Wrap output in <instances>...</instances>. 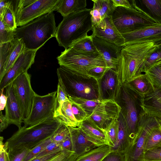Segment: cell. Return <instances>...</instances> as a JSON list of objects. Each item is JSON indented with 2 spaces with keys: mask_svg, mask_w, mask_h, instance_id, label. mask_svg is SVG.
I'll return each mask as SVG.
<instances>
[{
  "mask_svg": "<svg viewBox=\"0 0 161 161\" xmlns=\"http://www.w3.org/2000/svg\"><path fill=\"white\" fill-rule=\"evenodd\" d=\"M157 45L153 42H145L121 47L116 70L120 84H124L142 74L144 61Z\"/></svg>",
  "mask_w": 161,
  "mask_h": 161,
  "instance_id": "obj_1",
  "label": "cell"
},
{
  "mask_svg": "<svg viewBox=\"0 0 161 161\" xmlns=\"http://www.w3.org/2000/svg\"><path fill=\"white\" fill-rule=\"evenodd\" d=\"M55 17L52 12L17 28L14 38L22 39L25 49L37 51L49 39L55 37L57 29Z\"/></svg>",
  "mask_w": 161,
  "mask_h": 161,
  "instance_id": "obj_2",
  "label": "cell"
},
{
  "mask_svg": "<svg viewBox=\"0 0 161 161\" xmlns=\"http://www.w3.org/2000/svg\"><path fill=\"white\" fill-rule=\"evenodd\" d=\"M92 10L86 8L63 17L57 27L55 37L59 46L67 49L88 36L93 26Z\"/></svg>",
  "mask_w": 161,
  "mask_h": 161,
  "instance_id": "obj_3",
  "label": "cell"
},
{
  "mask_svg": "<svg viewBox=\"0 0 161 161\" xmlns=\"http://www.w3.org/2000/svg\"><path fill=\"white\" fill-rule=\"evenodd\" d=\"M62 125L53 117L31 126H22L7 140L8 149L22 147L30 149L50 138Z\"/></svg>",
  "mask_w": 161,
  "mask_h": 161,
  "instance_id": "obj_4",
  "label": "cell"
},
{
  "mask_svg": "<svg viewBox=\"0 0 161 161\" xmlns=\"http://www.w3.org/2000/svg\"><path fill=\"white\" fill-rule=\"evenodd\" d=\"M60 65L69 69L78 77L91 79L89 73L98 66H106L101 55L90 56L78 53L69 47L61 53L57 58Z\"/></svg>",
  "mask_w": 161,
  "mask_h": 161,
  "instance_id": "obj_5",
  "label": "cell"
},
{
  "mask_svg": "<svg viewBox=\"0 0 161 161\" xmlns=\"http://www.w3.org/2000/svg\"><path fill=\"white\" fill-rule=\"evenodd\" d=\"M131 8L116 7L112 15L113 22L121 35L156 23L136 6L135 0Z\"/></svg>",
  "mask_w": 161,
  "mask_h": 161,
  "instance_id": "obj_6",
  "label": "cell"
},
{
  "mask_svg": "<svg viewBox=\"0 0 161 161\" xmlns=\"http://www.w3.org/2000/svg\"><path fill=\"white\" fill-rule=\"evenodd\" d=\"M119 95L121 97V111L129 130L131 143L140 118L145 113L142 107V97L123 84Z\"/></svg>",
  "mask_w": 161,
  "mask_h": 161,
  "instance_id": "obj_7",
  "label": "cell"
},
{
  "mask_svg": "<svg viewBox=\"0 0 161 161\" xmlns=\"http://www.w3.org/2000/svg\"><path fill=\"white\" fill-rule=\"evenodd\" d=\"M159 125L157 118L145 113L142 115L134 138L124 154L125 161H143L146 139L150 132Z\"/></svg>",
  "mask_w": 161,
  "mask_h": 161,
  "instance_id": "obj_8",
  "label": "cell"
},
{
  "mask_svg": "<svg viewBox=\"0 0 161 161\" xmlns=\"http://www.w3.org/2000/svg\"><path fill=\"white\" fill-rule=\"evenodd\" d=\"M57 73L58 83L64 88L68 97L76 96L90 100L100 98L92 85L78 81L76 76L69 69L60 66L57 68Z\"/></svg>",
  "mask_w": 161,
  "mask_h": 161,
  "instance_id": "obj_9",
  "label": "cell"
},
{
  "mask_svg": "<svg viewBox=\"0 0 161 161\" xmlns=\"http://www.w3.org/2000/svg\"><path fill=\"white\" fill-rule=\"evenodd\" d=\"M57 91L44 96L35 93L31 114L23 121L24 126L34 125L48 118L54 117Z\"/></svg>",
  "mask_w": 161,
  "mask_h": 161,
  "instance_id": "obj_10",
  "label": "cell"
},
{
  "mask_svg": "<svg viewBox=\"0 0 161 161\" xmlns=\"http://www.w3.org/2000/svg\"><path fill=\"white\" fill-rule=\"evenodd\" d=\"M60 0H36L15 12L17 26H22L34 19L56 11Z\"/></svg>",
  "mask_w": 161,
  "mask_h": 161,
  "instance_id": "obj_11",
  "label": "cell"
},
{
  "mask_svg": "<svg viewBox=\"0 0 161 161\" xmlns=\"http://www.w3.org/2000/svg\"><path fill=\"white\" fill-rule=\"evenodd\" d=\"M12 83L23 121L31 114L36 93L31 86L30 75L27 71L25 72L18 76Z\"/></svg>",
  "mask_w": 161,
  "mask_h": 161,
  "instance_id": "obj_12",
  "label": "cell"
},
{
  "mask_svg": "<svg viewBox=\"0 0 161 161\" xmlns=\"http://www.w3.org/2000/svg\"><path fill=\"white\" fill-rule=\"evenodd\" d=\"M121 111V106L114 100L103 99L87 118L104 130L113 120L118 118Z\"/></svg>",
  "mask_w": 161,
  "mask_h": 161,
  "instance_id": "obj_13",
  "label": "cell"
},
{
  "mask_svg": "<svg viewBox=\"0 0 161 161\" xmlns=\"http://www.w3.org/2000/svg\"><path fill=\"white\" fill-rule=\"evenodd\" d=\"M37 51L25 48L0 82V91L12 83L19 75L27 71L34 62Z\"/></svg>",
  "mask_w": 161,
  "mask_h": 161,
  "instance_id": "obj_14",
  "label": "cell"
},
{
  "mask_svg": "<svg viewBox=\"0 0 161 161\" xmlns=\"http://www.w3.org/2000/svg\"><path fill=\"white\" fill-rule=\"evenodd\" d=\"M122 35L125 40L124 46L145 42L158 45L161 43V24L156 23Z\"/></svg>",
  "mask_w": 161,
  "mask_h": 161,
  "instance_id": "obj_15",
  "label": "cell"
},
{
  "mask_svg": "<svg viewBox=\"0 0 161 161\" xmlns=\"http://www.w3.org/2000/svg\"><path fill=\"white\" fill-rule=\"evenodd\" d=\"M112 16L106 17L94 25L92 34L94 36L119 47H123L125 40L114 25Z\"/></svg>",
  "mask_w": 161,
  "mask_h": 161,
  "instance_id": "obj_16",
  "label": "cell"
},
{
  "mask_svg": "<svg viewBox=\"0 0 161 161\" xmlns=\"http://www.w3.org/2000/svg\"><path fill=\"white\" fill-rule=\"evenodd\" d=\"M68 127L71 140L72 151L78 157L92 149L104 145L86 136L79 127Z\"/></svg>",
  "mask_w": 161,
  "mask_h": 161,
  "instance_id": "obj_17",
  "label": "cell"
},
{
  "mask_svg": "<svg viewBox=\"0 0 161 161\" xmlns=\"http://www.w3.org/2000/svg\"><path fill=\"white\" fill-rule=\"evenodd\" d=\"M93 41L106 66L116 70L122 47L117 46L93 36Z\"/></svg>",
  "mask_w": 161,
  "mask_h": 161,
  "instance_id": "obj_18",
  "label": "cell"
},
{
  "mask_svg": "<svg viewBox=\"0 0 161 161\" xmlns=\"http://www.w3.org/2000/svg\"><path fill=\"white\" fill-rule=\"evenodd\" d=\"M5 95L8 97L5 107V118L9 125H14L19 129L22 127L23 119L12 83L6 88Z\"/></svg>",
  "mask_w": 161,
  "mask_h": 161,
  "instance_id": "obj_19",
  "label": "cell"
},
{
  "mask_svg": "<svg viewBox=\"0 0 161 161\" xmlns=\"http://www.w3.org/2000/svg\"><path fill=\"white\" fill-rule=\"evenodd\" d=\"M145 112L157 119H161V88L153 86L151 91L142 98Z\"/></svg>",
  "mask_w": 161,
  "mask_h": 161,
  "instance_id": "obj_20",
  "label": "cell"
},
{
  "mask_svg": "<svg viewBox=\"0 0 161 161\" xmlns=\"http://www.w3.org/2000/svg\"><path fill=\"white\" fill-rule=\"evenodd\" d=\"M131 142L129 130L121 112L118 119L117 140L114 146L111 147L112 152L124 155L130 146Z\"/></svg>",
  "mask_w": 161,
  "mask_h": 161,
  "instance_id": "obj_21",
  "label": "cell"
},
{
  "mask_svg": "<svg viewBox=\"0 0 161 161\" xmlns=\"http://www.w3.org/2000/svg\"><path fill=\"white\" fill-rule=\"evenodd\" d=\"M93 6L90 12L93 26L104 18L111 16L116 7L112 0H92Z\"/></svg>",
  "mask_w": 161,
  "mask_h": 161,
  "instance_id": "obj_22",
  "label": "cell"
},
{
  "mask_svg": "<svg viewBox=\"0 0 161 161\" xmlns=\"http://www.w3.org/2000/svg\"><path fill=\"white\" fill-rule=\"evenodd\" d=\"M97 85L100 98L102 99L101 96L103 93L113 92L114 100L122 85L119 82L116 70L112 69H110L105 74L102 80L97 83Z\"/></svg>",
  "mask_w": 161,
  "mask_h": 161,
  "instance_id": "obj_23",
  "label": "cell"
},
{
  "mask_svg": "<svg viewBox=\"0 0 161 161\" xmlns=\"http://www.w3.org/2000/svg\"><path fill=\"white\" fill-rule=\"evenodd\" d=\"M79 127L82 132L89 137L110 146L105 130L99 128L91 119L87 118L80 123Z\"/></svg>",
  "mask_w": 161,
  "mask_h": 161,
  "instance_id": "obj_24",
  "label": "cell"
},
{
  "mask_svg": "<svg viewBox=\"0 0 161 161\" xmlns=\"http://www.w3.org/2000/svg\"><path fill=\"white\" fill-rule=\"evenodd\" d=\"M136 6L156 23L161 24V0H135Z\"/></svg>",
  "mask_w": 161,
  "mask_h": 161,
  "instance_id": "obj_25",
  "label": "cell"
},
{
  "mask_svg": "<svg viewBox=\"0 0 161 161\" xmlns=\"http://www.w3.org/2000/svg\"><path fill=\"white\" fill-rule=\"evenodd\" d=\"M143 97L153 87L147 75L141 74L123 84Z\"/></svg>",
  "mask_w": 161,
  "mask_h": 161,
  "instance_id": "obj_26",
  "label": "cell"
},
{
  "mask_svg": "<svg viewBox=\"0 0 161 161\" xmlns=\"http://www.w3.org/2000/svg\"><path fill=\"white\" fill-rule=\"evenodd\" d=\"M111 147L104 144L92 149L77 157L74 161H102L112 152Z\"/></svg>",
  "mask_w": 161,
  "mask_h": 161,
  "instance_id": "obj_27",
  "label": "cell"
},
{
  "mask_svg": "<svg viewBox=\"0 0 161 161\" xmlns=\"http://www.w3.org/2000/svg\"><path fill=\"white\" fill-rule=\"evenodd\" d=\"M86 0H60L56 10L63 17L86 8Z\"/></svg>",
  "mask_w": 161,
  "mask_h": 161,
  "instance_id": "obj_28",
  "label": "cell"
},
{
  "mask_svg": "<svg viewBox=\"0 0 161 161\" xmlns=\"http://www.w3.org/2000/svg\"><path fill=\"white\" fill-rule=\"evenodd\" d=\"M93 36H87L77 42L70 47L76 51L86 55L97 56L99 54L94 45Z\"/></svg>",
  "mask_w": 161,
  "mask_h": 161,
  "instance_id": "obj_29",
  "label": "cell"
},
{
  "mask_svg": "<svg viewBox=\"0 0 161 161\" xmlns=\"http://www.w3.org/2000/svg\"><path fill=\"white\" fill-rule=\"evenodd\" d=\"M61 124L67 126L79 127L80 124L75 118L73 114L71 101L64 102L62 106L60 115L56 118Z\"/></svg>",
  "mask_w": 161,
  "mask_h": 161,
  "instance_id": "obj_30",
  "label": "cell"
},
{
  "mask_svg": "<svg viewBox=\"0 0 161 161\" xmlns=\"http://www.w3.org/2000/svg\"><path fill=\"white\" fill-rule=\"evenodd\" d=\"M11 50L9 58L3 75V78L13 66L20 54L25 49L22 39H18L14 38L11 41Z\"/></svg>",
  "mask_w": 161,
  "mask_h": 161,
  "instance_id": "obj_31",
  "label": "cell"
},
{
  "mask_svg": "<svg viewBox=\"0 0 161 161\" xmlns=\"http://www.w3.org/2000/svg\"><path fill=\"white\" fill-rule=\"evenodd\" d=\"M160 146L161 128L159 125V126L153 128L148 135L145 142V152Z\"/></svg>",
  "mask_w": 161,
  "mask_h": 161,
  "instance_id": "obj_32",
  "label": "cell"
},
{
  "mask_svg": "<svg viewBox=\"0 0 161 161\" xmlns=\"http://www.w3.org/2000/svg\"><path fill=\"white\" fill-rule=\"evenodd\" d=\"M69 99L80 105L87 113L88 116L98 105L102 99H88L76 96H69Z\"/></svg>",
  "mask_w": 161,
  "mask_h": 161,
  "instance_id": "obj_33",
  "label": "cell"
},
{
  "mask_svg": "<svg viewBox=\"0 0 161 161\" xmlns=\"http://www.w3.org/2000/svg\"><path fill=\"white\" fill-rule=\"evenodd\" d=\"M3 23L14 31L17 28L13 0H9L8 7L2 18H0Z\"/></svg>",
  "mask_w": 161,
  "mask_h": 161,
  "instance_id": "obj_34",
  "label": "cell"
},
{
  "mask_svg": "<svg viewBox=\"0 0 161 161\" xmlns=\"http://www.w3.org/2000/svg\"><path fill=\"white\" fill-rule=\"evenodd\" d=\"M11 46V41L0 44V82L3 78V75L9 58Z\"/></svg>",
  "mask_w": 161,
  "mask_h": 161,
  "instance_id": "obj_35",
  "label": "cell"
},
{
  "mask_svg": "<svg viewBox=\"0 0 161 161\" xmlns=\"http://www.w3.org/2000/svg\"><path fill=\"white\" fill-rule=\"evenodd\" d=\"M55 99L54 117L56 118L60 114L63 103L69 100L68 95L64 88L58 84Z\"/></svg>",
  "mask_w": 161,
  "mask_h": 161,
  "instance_id": "obj_36",
  "label": "cell"
},
{
  "mask_svg": "<svg viewBox=\"0 0 161 161\" xmlns=\"http://www.w3.org/2000/svg\"><path fill=\"white\" fill-rule=\"evenodd\" d=\"M145 73L153 86L161 88V68L157 64L153 65Z\"/></svg>",
  "mask_w": 161,
  "mask_h": 161,
  "instance_id": "obj_37",
  "label": "cell"
},
{
  "mask_svg": "<svg viewBox=\"0 0 161 161\" xmlns=\"http://www.w3.org/2000/svg\"><path fill=\"white\" fill-rule=\"evenodd\" d=\"M161 59V43L157 45L154 50L149 55L144 61L142 72H146L151 66Z\"/></svg>",
  "mask_w": 161,
  "mask_h": 161,
  "instance_id": "obj_38",
  "label": "cell"
},
{
  "mask_svg": "<svg viewBox=\"0 0 161 161\" xmlns=\"http://www.w3.org/2000/svg\"><path fill=\"white\" fill-rule=\"evenodd\" d=\"M118 119L113 120L104 129L108 138L109 145L113 147L116 142L118 128Z\"/></svg>",
  "mask_w": 161,
  "mask_h": 161,
  "instance_id": "obj_39",
  "label": "cell"
},
{
  "mask_svg": "<svg viewBox=\"0 0 161 161\" xmlns=\"http://www.w3.org/2000/svg\"><path fill=\"white\" fill-rule=\"evenodd\" d=\"M30 149L22 147L8 149L10 161H23Z\"/></svg>",
  "mask_w": 161,
  "mask_h": 161,
  "instance_id": "obj_40",
  "label": "cell"
},
{
  "mask_svg": "<svg viewBox=\"0 0 161 161\" xmlns=\"http://www.w3.org/2000/svg\"><path fill=\"white\" fill-rule=\"evenodd\" d=\"M14 31L0 19V44L12 41L14 39Z\"/></svg>",
  "mask_w": 161,
  "mask_h": 161,
  "instance_id": "obj_41",
  "label": "cell"
},
{
  "mask_svg": "<svg viewBox=\"0 0 161 161\" xmlns=\"http://www.w3.org/2000/svg\"><path fill=\"white\" fill-rule=\"evenodd\" d=\"M51 142L50 138L30 149L23 161H30L34 158Z\"/></svg>",
  "mask_w": 161,
  "mask_h": 161,
  "instance_id": "obj_42",
  "label": "cell"
},
{
  "mask_svg": "<svg viewBox=\"0 0 161 161\" xmlns=\"http://www.w3.org/2000/svg\"><path fill=\"white\" fill-rule=\"evenodd\" d=\"M69 134L68 126L62 125L50 137L52 142L59 144Z\"/></svg>",
  "mask_w": 161,
  "mask_h": 161,
  "instance_id": "obj_43",
  "label": "cell"
},
{
  "mask_svg": "<svg viewBox=\"0 0 161 161\" xmlns=\"http://www.w3.org/2000/svg\"><path fill=\"white\" fill-rule=\"evenodd\" d=\"M70 100L71 102L72 109L74 117L80 124L87 118L88 115L80 105Z\"/></svg>",
  "mask_w": 161,
  "mask_h": 161,
  "instance_id": "obj_44",
  "label": "cell"
},
{
  "mask_svg": "<svg viewBox=\"0 0 161 161\" xmlns=\"http://www.w3.org/2000/svg\"><path fill=\"white\" fill-rule=\"evenodd\" d=\"M111 68L107 66H98L91 69L89 74L91 78L95 80L97 83L103 78L105 74Z\"/></svg>",
  "mask_w": 161,
  "mask_h": 161,
  "instance_id": "obj_45",
  "label": "cell"
},
{
  "mask_svg": "<svg viewBox=\"0 0 161 161\" xmlns=\"http://www.w3.org/2000/svg\"><path fill=\"white\" fill-rule=\"evenodd\" d=\"M143 161H161V146L146 151Z\"/></svg>",
  "mask_w": 161,
  "mask_h": 161,
  "instance_id": "obj_46",
  "label": "cell"
},
{
  "mask_svg": "<svg viewBox=\"0 0 161 161\" xmlns=\"http://www.w3.org/2000/svg\"><path fill=\"white\" fill-rule=\"evenodd\" d=\"M77 157L72 151L63 150L50 161H74Z\"/></svg>",
  "mask_w": 161,
  "mask_h": 161,
  "instance_id": "obj_47",
  "label": "cell"
},
{
  "mask_svg": "<svg viewBox=\"0 0 161 161\" xmlns=\"http://www.w3.org/2000/svg\"><path fill=\"white\" fill-rule=\"evenodd\" d=\"M63 150L59 144L51 142L34 158L45 156L53 153Z\"/></svg>",
  "mask_w": 161,
  "mask_h": 161,
  "instance_id": "obj_48",
  "label": "cell"
},
{
  "mask_svg": "<svg viewBox=\"0 0 161 161\" xmlns=\"http://www.w3.org/2000/svg\"><path fill=\"white\" fill-rule=\"evenodd\" d=\"M3 138L0 137V161H10L8 153V142H3Z\"/></svg>",
  "mask_w": 161,
  "mask_h": 161,
  "instance_id": "obj_49",
  "label": "cell"
},
{
  "mask_svg": "<svg viewBox=\"0 0 161 161\" xmlns=\"http://www.w3.org/2000/svg\"><path fill=\"white\" fill-rule=\"evenodd\" d=\"M102 161H125V156L118 153L112 152L106 156Z\"/></svg>",
  "mask_w": 161,
  "mask_h": 161,
  "instance_id": "obj_50",
  "label": "cell"
},
{
  "mask_svg": "<svg viewBox=\"0 0 161 161\" xmlns=\"http://www.w3.org/2000/svg\"><path fill=\"white\" fill-rule=\"evenodd\" d=\"M114 5L116 8L121 7L126 8H134L133 0H112Z\"/></svg>",
  "mask_w": 161,
  "mask_h": 161,
  "instance_id": "obj_51",
  "label": "cell"
},
{
  "mask_svg": "<svg viewBox=\"0 0 161 161\" xmlns=\"http://www.w3.org/2000/svg\"><path fill=\"white\" fill-rule=\"evenodd\" d=\"M60 145L63 150L72 151V142L70 133L61 142Z\"/></svg>",
  "mask_w": 161,
  "mask_h": 161,
  "instance_id": "obj_52",
  "label": "cell"
},
{
  "mask_svg": "<svg viewBox=\"0 0 161 161\" xmlns=\"http://www.w3.org/2000/svg\"><path fill=\"white\" fill-rule=\"evenodd\" d=\"M63 151L57 152L52 153L32 159L30 161H49L60 153Z\"/></svg>",
  "mask_w": 161,
  "mask_h": 161,
  "instance_id": "obj_53",
  "label": "cell"
},
{
  "mask_svg": "<svg viewBox=\"0 0 161 161\" xmlns=\"http://www.w3.org/2000/svg\"><path fill=\"white\" fill-rule=\"evenodd\" d=\"M8 0H0V18H2L8 7Z\"/></svg>",
  "mask_w": 161,
  "mask_h": 161,
  "instance_id": "obj_54",
  "label": "cell"
},
{
  "mask_svg": "<svg viewBox=\"0 0 161 161\" xmlns=\"http://www.w3.org/2000/svg\"><path fill=\"white\" fill-rule=\"evenodd\" d=\"M0 119L1 121L0 130V131L2 132L6 129L9 125L5 118V115L3 114L1 111L0 113Z\"/></svg>",
  "mask_w": 161,
  "mask_h": 161,
  "instance_id": "obj_55",
  "label": "cell"
},
{
  "mask_svg": "<svg viewBox=\"0 0 161 161\" xmlns=\"http://www.w3.org/2000/svg\"><path fill=\"white\" fill-rule=\"evenodd\" d=\"M3 90L0 91V111L3 110L6 107L8 97L6 95L3 94Z\"/></svg>",
  "mask_w": 161,
  "mask_h": 161,
  "instance_id": "obj_56",
  "label": "cell"
},
{
  "mask_svg": "<svg viewBox=\"0 0 161 161\" xmlns=\"http://www.w3.org/2000/svg\"><path fill=\"white\" fill-rule=\"evenodd\" d=\"M161 68V59H160L158 62L156 63Z\"/></svg>",
  "mask_w": 161,
  "mask_h": 161,
  "instance_id": "obj_57",
  "label": "cell"
},
{
  "mask_svg": "<svg viewBox=\"0 0 161 161\" xmlns=\"http://www.w3.org/2000/svg\"><path fill=\"white\" fill-rule=\"evenodd\" d=\"M158 121V123L159 125L161 128V119H157Z\"/></svg>",
  "mask_w": 161,
  "mask_h": 161,
  "instance_id": "obj_58",
  "label": "cell"
},
{
  "mask_svg": "<svg viewBox=\"0 0 161 161\" xmlns=\"http://www.w3.org/2000/svg\"></svg>",
  "mask_w": 161,
  "mask_h": 161,
  "instance_id": "obj_59",
  "label": "cell"
}]
</instances>
